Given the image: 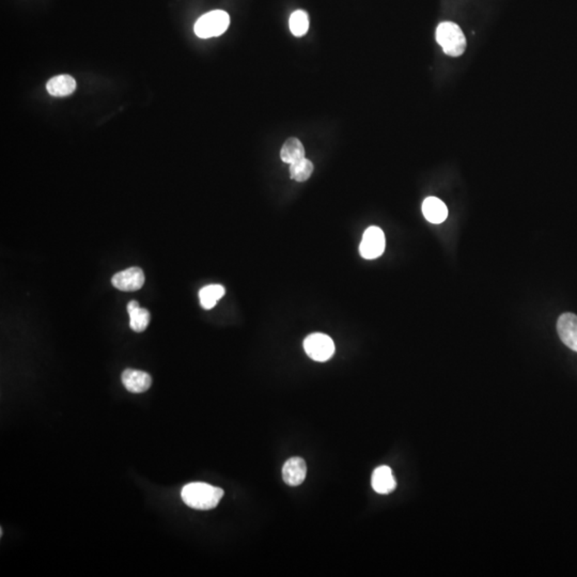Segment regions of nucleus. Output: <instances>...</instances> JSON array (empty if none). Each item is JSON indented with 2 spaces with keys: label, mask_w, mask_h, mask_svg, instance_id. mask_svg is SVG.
Segmentation results:
<instances>
[{
  "label": "nucleus",
  "mask_w": 577,
  "mask_h": 577,
  "mask_svg": "<svg viewBox=\"0 0 577 577\" xmlns=\"http://www.w3.org/2000/svg\"><path fill=\"white\" fill-rule=\"evenodd\" d=\"M307 475V465L302 457L288 459L282 467V478L290 486H298L303 484Z\"/></svg>",
  "instance_id": "obj_8"
},
{
  "label": "nucleus",
  "mask_w": 577,
  "mask_h": 577,
  "mask_svg": "<svg viewBox=\"0 0 577 577\" xmlns=\"http://www.w3.org/2000/svg\"><path fill=\"white\" fill-rule=\"evenodd\" d=\"M226 293L224 286L220 284H210L202 288L199 292L200 304L205 310L214 308L217 302Z\"/></svg>",
  "instance_id": "obj_15"
},
{
  "label": "nucleus",
  "mask_w": 577,
  "mask_h": 577,
  "mask_svg": "<svg viewBox=\"0 0 577 577\" xmlns=\"http://www.w3.org/2000/svg\"><path fill=\"white\" fill-rule=\"evenodd\" d=\"M46 90L52 96L65 98L74 93L76 90V82L70 75H58L48 80Z\"/></svg>",
  "instance_id": "obj_11"
},
{
  "label": "nucleus",
  "mask_w": 577,
  "mask_h": 577,
  "mask_svg": "<svg viewBox=\"0 0 577 577\" xmlns=\"http://www.w3.org/2000/svg\"><path fill=\"white\" fill-rule=\"evenodd\" d=\"M557 332L561 341L577 353V315L570 313L561 315L558 319Z\"/></svg>",
  "instance_id": "obj_7"
},
{
  "label": "nucleus",
  "mask_w": 577,
  "mask_h": 577,
  "mask_svg": "<svg viewBox=\"0 0 577 577\" xmlns=\"http://www.w3.org/2000/svg\"><path fill=\"white\" fill-rule=\"evenodd\" d=\"M230 25V16L221 10L205 13L198 19L194 30L196 36L201 38H214L224 34Z\"/></svg>",
  "instance_id": "obj_3"
},
{
  "label": "nucleus",
  "mask_w": 577,
  "mask_h": 577,
  "mask_svg": "<svg viewBox=\"0 0 577 577\" xmlns=\"http://www.w3.org/2000/svg\"><path fill=\"white\" fill-rule=\"evenodd\" d=\"M128 313L130 315V326L134 332H142L147 330L151 315L146 308H142L136 301L128 304Z\"/></svg>",
  "instance_id": "obj_13"
},
{
  "label": "nucleus",
  "mask_w": 577,
  "mask_h": 577,
  "mask_svg": "<svg viewBox=\"0 0 577 577\" xmlns=\"http://www.w3.org/2000/svg\"><path fill=\"white\" fill-rule=\"evenodd\" d=\"M386 240L382 229L369 227L365 231L359 246V253L363 259L372 260L381 257L384 253Z\"/></svg>",
  "instance_id": "obj_5"
},
{
  "label": "nucleus",
  "mask_w": 577,
  "mask_h": 577,
  "mask_svg": "<svg viewBox=\"0 0 577 577\" xmlns=\"http://www.w3.org/2000/svg\"><path fill=\"white\" fill-rule=\"evenodd\" d=\"M304 349L307 355L315 361H328L335 353V343L330 336L321 332L309 335L304 340Z\"/></svg>",
  "instance_id": "obj_4"
},
{
  "label": "nucleus",
  "mask_w": 577,
  "mask_h": 577,
  "mask_svg": "<svg viewBox=\"0 0 577 577\" xmlns=\"http://www.w3.org/2000/svg\"><path fill=\"white\" fill-rule=\"evenodd\" d=\"M111 284L120 291H137L144 284V271L139 267H131L113 275Z\"/></svg>",
  "instance_id": "obj_6"
},
{
  "label": "nucleus",
  "mask_w": 577,
  "mask_h": 577,
  "mask_svg": "<svg viewBox=\"0 0 577 577\" xmlns=\"http://www.w3.org/2000/svg\"><path fill=\"white\" fill-rule=\"evenodd\" d=\"M290 30H291L293 36H303L307 34L308 28H309V19L308 14L305 11L297 10L295 12L292 13L290 17Z\"/></svg>",
  "instance_id": "obj_17"
},
{
  "label": "nucleus",
  "mask_w": 577,
  "mask_h": 577,
  "mask_svg": "<svg viewBox=\"0 0 577 577\" xmlns=\"http://www.w3.org/2000/svg\"><path fill=\"white\" fill-rule=\"evenodd\" d=\"M313 170H315L313 163L307 159H303L301 161H296V163H291V166H290L291 179L295 180L296 182L307 181L313 174Z\"/></svg>",
  "instance_id": "obj_16"
},
{
  "label": "nucleus",
  "mask_w": 577,
  "mask_h": 577,
  "mask_svg": "<svg viewBox=\"0 0 577 577\" xmlns=\"http://www.w3.org/2000/svg\"><path fill=\"white\" fill-rule=\"evenodd\" d=\"M122 383L124 387L133 394H142L151 387L152 378L144 371L126 369L122 373Z\"/></svg>",
  "instance_id": "obj_9"
},
{
  "label": "nucleus",
  "mask_w": 577,
  "mask_h": 577,
  "mask_svg": "<svg viewBox=\"0 0 577 577\" xmlns=\"http://www.w3.org/2000/svg\"><path fill=\"white\" fill-rule=\"evenodd\" d=\"M436 41L442 46L444 53L451 57H459L466 49V38L459 25L455 23H440L436 29Z\"/></svg>",
  "instance_id": "obj_2"
},
{
  "label": "nucleus",
  "mask_w": 577,
  "mask_h": 577,
  "mask_svg": "<svg viewBox=\"0 0 577 577\" xmlns=\"http://www.w3.org/2000/svg\"><path fill=\"white\" fill-rule=\"evenodd\" d=\"M423 216L432 224H442L448 216V209L442 200L436 197L427 198L422 203Z\"/></svg>",
  "instance_id": "obj_12"
},
{
  "label": "nucleus",
  "mask_w": 577,
  "mask_h": 577,
  "mask_svg": "<svg viewBox=\"0 0 577 577\" xmlns=\"http://www.w3.org/2000/svg\"><path fill=\"white\" fill-rule=\"evenodd\" d=\"M371 484L373 490L382 495H387L397 488V481L392 475V468L388 466H380L373 471Z\"/></svg>",
  "instance_id": "obj_10"
},
{
  "label": "nucleus",
  "mask_w": 577,
  "mask_h": 577,
  "mask_svg": "<svg viewBox=\"0 0 577 577\" xmlns=\"http://www.w3.org/2000/svg\"><path fill=\"white\" fill-rule=\"evenodd\" d=\"M280 157L282 161L290 165L305 159V149H304L303 144L297 138H288L282 146Z\"/></svg>",
  "instance_id": "obj_14"
},
{
  "label": "nucleus",
  "mask_w": 577,
  "mask_h": 577,
  "mask_svg": "<svg viewBox=\"0 0 577 577\" xmlns=\"http://www.w3.org/2000/svg\"><path fill=\"white\" fill-rule=\"evenodd\" d=\"M181 496L185 505L196 510H211L217 507L224 490L203 482H194L183 488Z\"/></svg>",
  "instance_id": "obj_1"
}]
</instances>
